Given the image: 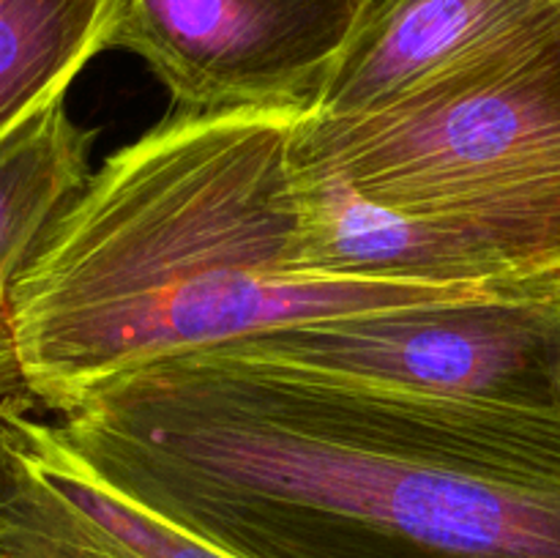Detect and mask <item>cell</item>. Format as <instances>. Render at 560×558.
<instances>
[{
  "instance_id": "obj_7",
  "label": "cell",
  "mask_w": 560,
  "mask_h": 558,
  "mask_svg": "<svg viewBox=\"0 0 560 558\" xmlns=\"http://www.w3.org/2000/svg\"><path fill=\"white\" fill-rule=\"evenodd\" d=\"M560 22V0H366L315 115L383 107L523 33Z\"/></svg>"
},
{
  "instance_id": "obj_6",
  "label": "cell",
  "mask_w": 560,
  "mask_h": 558,
  "mask_svg": "<svg viewBox=\"0 0 560 558\" xmlns=\"http://www.w3.org/2000/svg\"><path fill=\"white\" fill-rule=\"evenodd\" d=\"M0 558H233L120 496L20 399L0 405Z\"/></svg>"
},
{
  "instance_id": "obj_8",
  "label": "cell",
  "mask_w": 560,
  "mask_h": 558,
  "mask_svg": "<svg viewBox=\"0 0 560 558\" xmlns=\"http://www.w3.org/2000/svg\"><path fill=\"white\" fill-rule=\"evenodd\" d=\"M306 266L320 277L490 295H552L560 282L525 279L441 228L361 200L348 186L295 170Z\"/></svg>"
},
{
  "instance_id": "obj_10",
  "label": "cell",
  "mask_w": 560,
  "mask_h": 558,
  "mask_svg": "<svg viewBox=\"0 0 560 558\" xmlns=\"http://www.w3.org/2000/svg\"><path fill=\"white\" fill-rule=\"evenodd\" d=\"M91 140L60 98L0 146V306L55 219L91 178Z\"/></svg>"
},
{
  "instance_id": "obj_1",
  "label": "cell",
  "mask_w": 560,
  "mask_h": 558,
  "mask_svg": "<svg viewBox=\"0 0 560 558\" xmlns=\"http://www.w3.org/2000/svg\"><path fill=\"white\" fill-rule=\"evenodd\" d=\"M120 496L233 558H560V414L206 348L60 414Z\"/></svg>"
},
{
  "instance_id": "obj_4",
  "label": "cell",
  "mask_w": 560,
  "mask_h": 558,
  "mask_svg": "<svg viewBox=\"0 0 560 558\" xmlns=\"http://www.w3.org/2000/svg\"><path fill=\"white\" fill-rule=\"evenodd\" d=\"M219 348L424 397L560 414V293L323 317Z\"/></svg>"
},
{
  "instance_id": "obj_3",
  "label": "cell",
  "mask_w": 560,
  "mask_h": 558,
  "mask_svg": "<svg viewBox=\"0 0 560 558\" xmlns=\"http://www.w3.org/2000/svg\"><path fill=\"white\" fill-rule=\"evenodd\" d=\"M299 173L441 228L536 282H560V22L383 107L306 115Z\"/></svg>"
},
{
  "instance_id": "obj_9",
  "label": "cell",
  "mask_w": 560,
  "mask_h": 558,
  "mask_svg": "<svg viewBox=\"0 0 560 558\" xmlns=\"http://www.w3.org/2000/svg\"><path fill=\"white\" fill-rule=\"evenodd\" d=\"M126 0H0V146L113 49Z\"/></svg>"
},
{
  "instance_id": "obj_2",
  "label": "cell",
  "mask_w": 560,
  "mask_h": 558,
  "mask_svg": "<svg viewBox=\"0 0 560 558\" xmlns=\"http://www.w3.org/2000/svg\"><path fill=\"white\" fill-rule=\"evenodd\" d=\"M299 120L178 109L104 159L0 306V397L66 414L137 367L290 323L492 299L312 271Z\"/></svg>"
},
{
  "instance_id": "obj_5",
  "label": "cell",
  "mask_w": 560,
  "mask_h": 558,
  "mask_svg": "<svg viewBox=\"0 0 560 558\" xmlns=\"http://www.w3.org/2000/svg\"><path fill=\"white\" fill-rule=\"evenodd\" d=\"M366 0H126L118 49L140 55L184 113L306 118Z\"/></svg>"
}]
</instances>
